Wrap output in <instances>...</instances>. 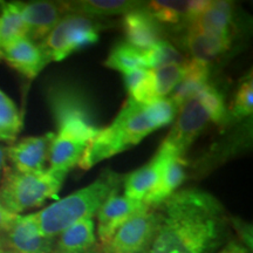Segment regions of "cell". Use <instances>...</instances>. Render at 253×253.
I'll return each instance as SVG.
<instances>
[{
    "label": "cell",
    "mask_w": 253,
    "mask_h": 253,
    "mask_svg": "<svg viewBox=\"0 0 253 253\" xmlns=\"http://www.w3.org/2000/svg\"><path fill=\"white\" fill-rule=\"evenodd\" d=\"M157 210L160 223L149 253H216L232 239L230 214L204 190H177Z\"/></svg>",
    "instance_id": "cell-1"
},
{
    "label": "cell",
    "mask_w": 253,
    "mask_h": 253,
    "mask_svg": "<svg viewBox=\"0 0 253 253\" xmlns=\"http://www.w3.org/2000/svg\"><path fill=\"white\" fill-rule=\"evenodd\" d=\"M178 110L169 97L150 103H138L128 97L115 120L101 128L89 142L78 166L89 170L107 158L135 147L151 132L171 125Z\"/></svg>",
    "instance_id": "cell-2"
},
{
    "label": "cell",
    "mask_w": 253,
    "mask_h": 253,
    "mask_svg": "<svg viewBox=\"0 0 253 253\" xmlns=\"http://www.w3.org/2000/svg\"><path fill=\"white\" fill-rule=\"evenodd\" d=\"M123 176L106 170L91 184L34 212L41 235L56 238L62 231L84 218H94L110 194L120 190Z\"/></svg>",
    "instance_id": "cell-3"
},
{
    "label": "cell",
    "mask_w": 253,
    "mask_h": 253,
    "mask_svg": "<svg viewBox=\"0 0 253 253\" xmlns=\"http://www.w3.org/2000/svg\"><path fill=\"white\" fill-rule=\"evenodd\" d=\"M67 172L46 169L39 172H19L6 167L0 181V202L11 212L21 214L56 199Z\"/></svg>",
    "instance_id": "cell-4"
},
{
    "label": "cell",
    "mask_w": 253,
    "mask_h": 253,
    "mask_svg": "<svg viewBox=\"0 0 253 253\" xmlns=\"http://www.w3.org/2000/svg\"><path fill=\"white\" fill-rule=\"evenodd\" d=\"M47 102L56 126V134H69L90 142L101 128L93 107L84 90L72 84H52L47 90Z\"/></svg>",
    "instance_id": "cell-5"
},
{
    "label": "cell",
    "mask_w": 253,
    "mask_h": 253,
    "mask_svg": "<svg viewBox=\"0 0 253 253\" xmlns=\"http://www.w3.org/2000/svg\"><path fill=\"white\" fill-rule=\"evenodd\" d=\"M102 27L93 18L67 13L38 45L47 63L60 62L73 53L96 43Z\"/></svg>",
    "instance_id": "cell-6"
},
{
    "label": "cell",
    "mask_w": 253,
    "mask_h": 253,
    "mask_svg": "<svg viewBox=\"0 0 253 253\" xmlns=\"http://www.w3.org/2000/svg\"><path fill=\"white\" fill-rule=\"evenodd\" d=\"M160 223L157 208H145L126 221L97 253H149Z\"/></svg>",
    "instance_id": "cell-7"
},
{
    "label": "cell",
    "mask_w": 253,
    "mask_h": 253,
    "mask_svg": "<svg viewBox=\"0 0 253 253\" xmlns=\"http://www.w3.org/2000/svg\"><path fill=\"white\" fill-rule=\"evenodd\" d=\"M210 122L208 113L196 97L186 101L179 108L171 130L162 144L179 156L185 157L190 147L207 129Z\"/></svg>",
    "instance_id": "cell-8"
},
{
    "label": "cell",
    "mask_w": 253,
    "mask_h": 253,
    "mask_svg": "<svg viewBox=\"0 0 253 253\" xmlns=\"http://www.w3.org/2000/svg\"><path fill=\"white\" fill-rule=\"evenodd\" d=\"M1 237L5 250L11 253H52L55 243V238L41 235L34 212L19 214Z\"/></svg>",
    "instance_id": "cell-9"
},
{
    "label": "cell",
    "mask_w": 253,
    "mask_h": 253,
    "mask_svg": "<svg viewBox=\"0 0 253 253\" xmlns=\"http://www.w3.org/2000/svg\"><path fill=\"white\" fill-rule=\"evenodd\" d=\"M54 132L28 136L6 147V156L19 172H39L46 170Z\"/></svg>",
    "instance_id": "cell-10"
},
{
    "label": "cell",
    "mask_w": 253,
    "mask_h": 253,
    "mask_svg": "<svg viewBox=\"0 0 253 253\" xmlns=\"http://www.w3.org/2000/svg\"><path fill=\"white\" fill-rule=\"evenodd\" d=\"M119 191L120 190H116L113 194H110L96 213V233L100 244L108 242L126 221L148 208V205H145L143 202L135 201L125 195H120Z\"/></svg>",
    "instance_id": "cell-11"
},
{
    "label": "cell",
    "mask_w": 253,
    "mask_h": 253,
    "mask_svg": "<svg viewBox=\"0 0 253 253\" xmlns=\"http://www.w3.org/2000/svg\"><path fill=\"white\" fill-rule=\"evenodd\" d=\"M188 71L186 60L158 69H149L147 77L129 97L138 103H150L167 97L183 80Z\"/></svg>",
    "instance_id": "cell-12"
},
{
    "label": "cell",
    "mask_w": 253,
    "mask_h": 253,
    "mask_svg": "<svg viewBox=\"0 0 253 253\" xmlns=\"http://www.w3.org/2000/svg\"><path fill=\"white\" fill-rule=\"evenodd\" d=\"M19 11L27 27V38L39 43L52 32L61 18L63 12L60 1H17Z\"/></svg>",
    "instance_id": "cell-13"
},
{
    "label": "cell",
    "mask_w": 253,
    "mask_h": 253,
    "mask_svg": "<svg viewBox=\"0 0 253 253\" xmlns=\"http://www.w3.org/2000/svg\"><path fill=\"white\" fill-rule=\"evenodd\" d=\"M9 67L20 73L28 80H34L47 66L39 45L27 37L12 41L2 50L1 59Z\"/></svg>",
    "instance_id": "cell-14"
},
{
    "label": "cell",
    "mask_w": 253,
    "mask_h": 253,
    "mask_svg": "<svg viewBox=\"0 0 253 253\" xmlns=\"http://www.w3.org/2000/svg\"><path fill=\"white\" fill-rule=\"evenodd\" d=\"M162 145L168 151L167 160L156 184L142 201L150 208L160 207L166 199L175 194L186 178L188 163H186L185 157L179 156L164 144Z\"/></svg>",
    "instance_id": "cell-15"
},
{
    "label": "cell",
    "mask_w": 253,
    "mask_h": 253,
    "mask_svg": "<svg viewBox=\"0 0 253 253\" xmlns=\"http://www.w3.org/2000/svg\"><path fill=\"white\" fill-rule=\"evenodd\" d=\"M122 25L126 42L138 49H148L162 40L161 24L150 14L145 5L126 13Z\"/></svg>",
    "instance_id": "cell-16"
},
{
    "label": "cell",
    "mask_w": 253,
    "mask_h": 253,
    "mask_svg": "<svg viewBox=\"0 0 253 253\" xmlns=\"http://www.w3.org/2000/svg\"><path fill=\"white\" fill-rule=\"evenodd\" d=\"M185 28L213 36L232 39L233 37V5L230 1L212 0L207 7L192 19Z\"/></svg>",
    "instance_id": "cell-17"
},
{
    "label": "cell",
    "mask_w": 253,
    "mask_h": 253,
    "mask_svg": "<svg viewBox=\"0 0 253 253\" xmlns=\"http://www.w3.org/2000/svg\"><path fill=\"white\" fill-rule=\"evenodd\" d=\"M167 149L161 144L160 149L149 162L123 177L122 184L125 189V196L135 201H143L158 181V177L167 160Z\"/></svg>",
    "instance_id": "cell-18"
},
{
    "label": "cell",
    "mask_w": 253,
    "mask_h": 253,
    "mask_svg": "<svg viewBox=\"0 0 253 253\" xmlns=\"http://www.w3.org/2000/svg\"><path fill=\"white\" fill-rule=\"evenodd\" d=\"M97 245L94 218H84L56 237L52 253H95Z\"/></svg>",
    "instance_id": "cell-19"
},
{
    "label": "cell",
    "mask_w": 253,
    "mask_h": 253,
    "mask_svg": "<svg viewBox=\"0 0 253 253\" xmlns=\"http://www.w3.org/2000/svg\"><path fill=\"white\" fill-rule=\"evenodd\" d=\"M209 0H194V1H168L155 0L145 2L148 11L160 24L178 25L185 27L192 19L197 17L207 7Z\"/></svg>",
    "instance_id": "cell-20"
},
{
    "label": "cell",
    "mask_w": 253,
    "mask_h": 253,
    "mask_svg": "<svg viewBox=\"0 0 253 253\" xmlns=\"http://www.w3.org/2000/svg\"><path fill=\"white\" fill-rule=\"evenodd\" d=\"M183 47L192 59L210 63L224 54H226L232 45V39L213 36L195 30L185 28L183 36Z\"/></svg>",
    "instance_id": "cell-21"
},
{
    "label": "cell",
    "mask_w": 253,
    "mask_h": 253,
    "mask_svg": "<svg viewBox=\"0 0 253 253\" xmlns=\"http://www.w3.org/2000/svg\"><path fill=\"white\" fill-rule=\"evenodd\" d=\"M66 14H79L84 17H112L126 15L145 5L143 1L135 0H77V1H60Z\"/></svg>",
    "instance_id": "cell-22"
},
{
    "label": "cell",
    "mask_w": 253,
    "mask_h": 253,
    "mask_svg": "<svg viewBox=\"0 0 253 253\" xmlns=\"http://www.w3.org/2000/svg\"><path fill=\"white\" fill-rule=\"evenodd\" d=\"M89 142L68 134H55L49 149V169L67 172L78 166Z\"/></svg>",
    "instance_id": "cell-23"
},
{
    "label": "cell",
    "mask_w": 253,
    "mask_h": 253,
    "mask_svg": "<svg viewBox=\"0 0 253 253\" xmlns=\"http://www.w3.org/2000/svg\"><path fill=\"white\" fill-rule=\"evenodd\" d=\"M186 65H188V71L185 77L177 84L171 94L167 96L178 108H181L186 101L195 99L202 89H204L210 84L209 82L211 75L210 63L197 59H190L186 60Z\"/></svg>",
    "instance_id": "cell-24"
},
{
    "label": "cell",
    "mask_w": 253,
    "mask_h": 253,
    "mask_svg": "<svg viewBox=\"0 0 253 253\" xmlns=\"http://www.w3.org/2000/svg\"><path fill=\"white\" fill-rule=\"evenodd\" d=\"M23 37H27V27L17 1L2 2L0 9V59L6 46Z\"/></svg>",
    "instance_id": "cell-25"
},
{
    "label": "cell",
    "mask_w": 253,
    "mask_h": 253,
    "mask_svg": "<svg viewBox=\"0 0 253 253\" xmlns=\"http://www.w3.org/2000/svg\"><path fill=\"white\" fill-rule=\"evenodd\" d=\"M142 50L143 49L136 48L128 42L116 43L104 61V66L114 71L121 72L122 74L136 69H147L143 62Z\"/></svg>",
    "instance_id": "cell-26"
},
{
    "label": "cell",
    "mask_w": 253,
    "mask_h": 253,
    "mask_svg": "<svg viewBox=\"0 0 253 253\" xmlns=\"http://www.w3.org/2000/svg\"><path fill=\"white\" fill-rule=\"evenodd\" d=\"M23 129V118L14 101L0 89V142L13 143Z\"/></svg>",
    "instance_id": "cell-27"
},
{
    "label": "cell",
    "mask_w": 253,
    "mask_h": 253,
    "mask_svg": "<svg viewBox=\"0 0 253 253\" xmlns=\"http://www.w3.org/2000/svg\"><path fill=\"white\" fill-rule=\"evenodd\" d=\"M147 69H158L185 61L184 55L168 40H160L148 49L142 50Z\"/></svg>",
    "instance_id": "cell-28"
},
{
    "label": "cell",
    "mask_w": 253,
    "mask_h": 253,
    "mask_svg": "<svg viewBox=\"0 0 253 253\" xmlns=\"http://www.w3.org/2000/svg\"><path fill=\"white\" fill-rule=\"evenodd\" d=\"M196 99L203 106L205 112L208 113L210 121L214 125L224 126L227 125L230 120L229 112H227L225 101L223 95L213 84H209L204 89H202Z\"/></svg>",
    "instance_id": "cell-29"
},
{
    "label": "cell",
    "mask_w": 253,
    "mask_h": 253,
    "mask_svg": "<svg viewBox=\"0 0 253 253\" xmlns=\"http://www.w3.org/2000/svg\"><path fill=\"white\" fill-rule=\"evenodd\" d=\"M253 112V81L252 73L249 77L240 82L238 89H237L229 115L236 120H243L250 118Z\"/></svg>",
    "instance_id": "cell-30"
},
{
    "label": "cell",
    "mask_w": 253,
    "mask_h": 253,
    "mask_svg": "<svg viewBox=\"0 0 253 253\" xmlns=\"http://www.w3.org/2000/svg\"><path fill=\"white\" fill-rule=\"evenodd\" d=\"M231 229L236 231L239 237L238 242L242 243L245 248H248L250 251H252V224H249L240 218H236L230 216Z\"/></svg>",
    "instance_id": "cell-31"
},
{
    "label": "cell",
    "mask_w": 253,
    "mask_h": 253,
    "mask_svg": "<svg viewBox=\"0 0 253 253\" xmlns=\"http://www.w3.org/2000/svg\"><path fill=\"white\" fill-rule=\"evenodd\" d=\"M148 71H149V69H136V71L123 74V80H125L126 91H128L129 95L140 86L141 82L144 80L145 77H147Z\"/></svg>",
    "instance_id": "cell-32"
},
{
    "label": "cell",
    "mask_w": 253,
    "mask_h": 253,
    "mask_svg": "<svg viewBox=\"0 0 253 253\" xmlns=\"http://www.w3.org/2000/svg\"><path fill=\"white\" fill-rule=\"evenodd\" d=\"M19 214H15L8 210L4 204L0 202V235L7 232L14 225Z\"/></svg>",
    "instance_id": "cell-33"
},
{
    "label": "cell",
    "mask_w": 253,
    "mask_h": 253,
    "mask_svg": "<svg viewBox=\"0 0 253 253\" xmlns=\"http://www.w3.org/2000/svg\"><path fill=\"white\" fill-rule=\"evenodd\" d=\"M216 253H252L248 248L236 239H231Z\"/></svg>",
    "instance_id": "cell-34"
},
{
    "label": "cell",
    "mask_w": 253,
    "mask_h": 253,
    "mask_svg": "<svg viewBox=\"0 0 253 253\" xmlns=\"http://www.w3.org/2000/svg\"><path fill=\"white\" fill-rule=\"evenodd\" d=\"M6 161H7V156H6V147H2L0 144V181L2 178V173H4L6 166Z\"/></svg>",
    "instance_id": "cell-35"
},
{
    "label": "cell",
    "mask_w": 253,
    "mask_h": 253,
    "mask_svg": "<svg viewBox=\"0 0 253 253\" xmlns=\"http://www.w3.org/2000/svg\"><path fill=\"white\" fill-rule=\"evenodd\" d=\"M5 246H4V242H2V237L0 235V253H5Z\"/></svg>",
    "instance_id": "cell-36"
},
{
    "label": "cell",
    "mask_w": 253,
    "mask_h": 253,
    "mask_svg": "<svg viewBox=\"0 0 253 253\" xmlns=\"http://www.w3.org/2000/svg\"><path fill=\"white\" fill-rule=\"evenodd\" d=\"M5 253H11V252H7V251H6V252H5Z\"/></svg>",
    "instance_id": "cell-37"
},
{
    "label": "cell",
    "mask_w": 253,
    "mask_h": 253,
    "mask_svg": "<svg viewBox=\"0 0 253 253\" xmlns=\"http://www.w3.org/2000/svg\"><path fill=\"white\" fill-rule=\"evenodd\" d=\"M95 253H97V252H95Z\"/></svg>",
    "instance_id": "cell-38"
}]
</instances>
